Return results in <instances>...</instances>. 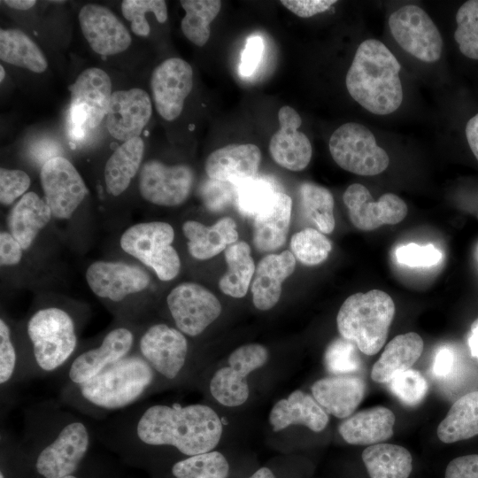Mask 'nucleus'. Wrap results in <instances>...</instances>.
I'll list each match as a JSON object with an SVG mask.
<instances>
[{
  "label": "nucleus",
  "mask_w": 478,
  "mask_h": 478,
  "mask_svg": "<svg viewBox=\"0 0 478 478\" xmlns=\"http://www.w3.org/2000/svg\"><path fill=\"white\" fill-rule=\"evenodd\" d=\"M76 314L59 305L32 312L19 330L26 380L56 374L79 347Z\"/></svg>",
  "instance_id": "nucleus-3"
},
{
  "label": "nucleus",
  "mask_w": 478,
  "mask_h": 478,
  "mask_svg": "<svg viewBox=\"0 0 478 478\" xmlns=\"http://www.w3.org/2000/svg\"><path fill=\"white\" fill-rule=\"evenodd\" d=\"M31 183L27 173L19 169H0V202L3 205L12 204L23 197Z\"/></svg>",
  "instance_id": "nucleus-47"
},
{
  "label": "nucleus",
  "mask_w": 478,
  "mask_h": 478,
  "mask_svg": "<svg viewBox=\"0 0 478 478\" xmlns=\"http://www.w3.org/2000/svg\"><path fill=\"white\" fill-rule=\"evenodd\" d=\"M194 173L187 165L168 166L158 160L145 162L139 173V191L146 201L159 206L173 207L189 197Z\"/></svg>",
  "instance_id": "nucleus-15"
},
{
  "label": "nucleus",
  "mask_w": 478,
  "mask_h": 478,
  "mask_svg": "<svg viewBox=\"0 0 478 478\" xmlns=\"http://www.w3.org/2000/svg\"><path fill=\"white\" fill-rule=\"evenodd\" d=\"M225 258L227 270L219 280V288L229 297H243L256 270L251 246L243 241L236 242L225 250Z\"/></svg>",
  "instance_id": "nucleus-34"
},
{
  "label": "nucleus",
  "mask_w": 478,
  "mask_h": 478,
  "mask_svg": "<svg viewBox=\"0 0 478 478\" xmlns=\"http://www.w3.org/2000/svg\"><path fill=\"white\" fill-rule=\"evenodd\" d=\"M186 14L181 22L185 37L197 46H204L210 37V24L221 8L220 0H181Z\"/></svg>",
  "instance_id": "nucleus-37"
},
{
  "label": "nucleus",
  "mask_w": 478,
  "mask_h": 478,
  "mask_svg": "<svg viewBox=\"0 0 478 478\" xmlns=\"http://www.w3.org/2000/svg\"><path fill=\"white\" fill-rule=\"evenodd\" d=\"M5 5L20 11H26L31 9L36 4L34 0H4L2 1Z\"/></svg>",
  "instance_id": "nucleus-54"
},
{
  "label": "nucleus",
  "mask_w": 478,
  "mask_h": 478,
  "mask_svg": "<svg viewBox=\"0 0 478 478\" xmlns=\"http://www.w3.org/2000/svg\"><path fill=\"white\" fill-rule=\"evenodd\" d=\"M299 197L305 215L323 234L333 232L335 225L334 216V197L325 187L304 182L299 187Z\"/></svg>",
  "instance_id": "nucleus-38"
},
{
  "label": "nucleus",
  "mask_w": 478,
  "mask_h": 478,
  "mask_svg": "<svg viewBox=\"0 0 478 478\" xmlns=\"http://www.w3.org/2000/svg\"><path fill=\"white\" fill-rule=\"evenodd\" d=\"M478 435V391L459 397L437 427V436L444 443L466 440Z\"/></svg>",
  "instance_id": "nucleus-33"
},
{
  "label": "nucleus",
  "mask_w": 478,
  "mask_h": 478,
  "mask_svg": "<svg viewBox=\"0 0 478 478\" xmlns=\"http://www.w3.org/2000/svg\"><path fill=\"white\" fill-rule=\"evenodd\" d=\"M264 51L263 39L258 35L247 39L242 52L239 73L242 76L251 75L258 68Z\"/></svg>",
  "instance_id": "nucleus-48"
},
{
  "label": "nucleus",
  "mask_w": 478,
  "mask_h": 478,
  "mask_svg": "<svg viewBox=\"0 0 478 478\" xmlns=\"http://www.w3.org/2000/svg\"><path fill=\"white\" fill-rule=\"evenodd\" d=\"M121 12L131 23L132 31L139 36H147L150 32L145 18L146 13H153L159 23H165L168 17L166 3L164 0H124Z\"/></svg>",
  "instance_id": "nucleus-43"
},
{
  "label": "nucleus",
  "mask_w": 478,
  "mask_h": 478,
  "mask_svg": "<svg viewBox=\"0 0 478 478\" xmlns=\"http://www.w3.org/2000/svg\"><path fill=\"white\" fill-rule=\"evenodd\" d=\"M395 414L384 406L365 409L351 415L338 428L343 440L353 445L381 443L393 436Z\"/></svg>",
  "instance_id": "nucleus-27"
},
{
  "label": "nucleus",
  "mask_w": 478,
  "mask_h": 478,
  "mask_svg": "<svg viewBox=\"0 0 478 478\" xmlns=\"http://www.w3.org/2000/svg\"><path fill=\"white\" fill-rule=\"evenodd\" d=\"M366 382L351 374L334 375L316 381L312 393L327 413L336 418L350 417L365 397Z\"/></svg>",
  "instance_id": "nucleus-24"
},
{
  "label": "nucleus",
  "mask_w": 478,
  "mask_h": 478,
  "mask_svg": "<svg viewBox=\"0 0 478 478\" xmlns=\"http://www.w3.org/2000/svg\"><path fill=\"white\" fill-rule=\"evenodd\" d=\"M280 127L269 143V152L281 167L298 172L310 163L312 149L309 138L298 131L302 120L290 106H282L278 112Z\"/></svg>",
  "instance_id": "nucleus-21"
},
{
  "label": "nucleus",
  "mask_w": 478,
  "mask_h": 478,
  "mask_svg": "<svg viewBox=\"0 0 478 478\" xmlns=\"http://www.w3.org/2000/svg\"><path fill=\"white\" fill-rule=\"evenodd\" d=\"M249 478H276V477L268 467H261L258 469Z\"/></svg>",
  "instance_id": "nucleus-56"
},
{
  "label": "nucleus",
  "mask_w": 478,
  "mask_h": 478,
  "mask_svg": "<svg viewBox=\"0 0 478 478\" xmlns=\"http://www.w3.org/2000/svg\"><path fill=\"white\" fill-rule=\"evenodd\" d=\"M69 89L67 131L72 139L81 140L106 117L112 95V81L106 72L90 67L79 74Z\"/></svg>",
  "instance_id": "nucleus-8"
},
{
  "label": "nucleus",
  "mask_w": 478,
  "mask_h": 478,
  "mask_svg": "<svg viewBox=\"0 0 478 478\" xmlns=\"http://www.w3.org/2000/svg\"><path fill=\"white\" fill-rule=\"evenodd\" d=\"M444 478H478V454L453 459L446 466Z\"/></svg>",
  "instance_id": "nucleus-49"
},
{
  "label": "nucleus",
  "mask_w": 478,
  "mask_h": 478,
  "mask_svg": "<svg viewBox=\"0 0 478 478\" xmlns=\"http://www.w3.org/2000/svg\"><path fill=\"white\" fill-rule=\"evenodd\" d=\"M137 334L126 321L112 328L96 342L79 346L66 366L56 374L61 387L89 381L132 354Z\"/></svg>",
  "instance_id": "nucleus-6"
},
{
  "label": "nucleus",
  "mask_w": 478,
  "mask_h": 478,
  "mask_svg": "<svg viewBox=\"0 0 478 478\" xmlns=\"http://www.w3.org/2000/svg\"><path fill=\"white\" fill-rule=\"evenodd\" d=\"M160 382L150 366L133 352L89 381L60 387L58 400L100 421L139 403Z\"/></svg>",
  "instance_id": "nucleus-2"
},
{
  "label": "nucleus",
  "mask_w": 478,
  "mask_h": 478,
  "mask_svg": "<svg viewBox=\"0 0 478 478\" xmlns=\"http://www.w3.org/2000/svg\"><path fill=\"white\" fill-rule=\"evenodd\" d=\"M75 473L72 474H69V475H66L65 477H62V478H80L79 476H77L76 474H74Z\"/></svg>",
  "instance_id": "nucleus-59"
},
{
  "label": "nucleus",
  "mask_w": 478,
  "mask_h": 478,
  "mask_svg": "<svg viewBox=\"0 0 478 478\" xmlns=\"http://www.w3.org/2000/svg\"><path fill=\"white\" fill-rule=\"evenodd\" d=\"M468 345L473 357L478 358V328H471Z\"/></svg>",
  "instance_id": "nucleus-55"
},
{
  "label": "nucleus",
  "mask_w": 478,
  "mask_h": 478,
  "mask_svg": "<svg viewBox=\"0 0 478 478\" xmlns=\"http://www.w3.org/2000/svg\"><path fill=\"white\" fill-rule=\"evenodd\" d=\"M394 314V301L386 292H359L351 295L341 305L336 316L337 328L343 338L371 356L384 345Z\"/></svg>",
  "instance_id": "nucleus-5"
},
{
  "label": "nucleus",
  "mask_w": 478,
  "mask_h": 478,
  "mask_svg": "<svg viewBox=\"0 0 478 478\" xmlns=\"http://www.w3.org/2000/svg\"><path fill=\"white\" fill-rule=\"evenodd\" d=\"M260 162L261 152L257 145L235 143L212 151L204 168L212 181L235 185L257 176Z\"/></svg>",
  "instance_id": "nucleus-22"
},
{
  "label": "nucleus",
  "mask_w": 478,
  "mask_h": 478,
  "mask_svg": "<svg viewBox=\"0 0 478 478\" xmlns=\"http://www.w3.org/2000/svg\"><path fill=\"white\" fill-rule=\"evenodd\" d=\"M23 249L19 243L10 232L0 233V264L1 266H14L20 262Z\"/></svg>",
  "instance_id": "nucleus-51"
},
{
  "label": "nucleus",
  "mask_w": 478,
  "mask_h": 478,
  "mask_svg": "<svg viewBox=\"0 0 478 478\" xmlns=\"http://www.w3.org/2000/svg\"><path fill=\"white\" fill-rule=\"evenodd\" d=\"M26 380L23 344L19 332L13 335L11 324L0 319V386L1 394L13 384Z\"/></svg>",
  "instance_id": "nucleus-36"
},
{
  "label": "nucleus",
  "mask_w": 478,
  "mask_h": 478,
  "mask_svg": "<svg viewBox=\"0 0 478 478\" xmlns=\"http://www.w3.org/2000/svg\"><path fill=\"white\" fill-rule=\"evenodd\" d=\"M23 413L19 443L36 476L62 478L75 473L94 437L89 424L58 400L32 404Z\"/></svg>",
  "instance_id": "nucleus-1"
},
{
  "label": "nucleus",
  "mask_w": 478,
  "mask_h": 478,
  "mask_svg": "<svg viewBox=\"0 0 478 478\" xmlns=\"http://www.w3.org/2000/svg\"><path fill=\"white\" fill-rule=\"evenodd\" d=\"M152 114L149 94L139 88L114 91L106 115L109 134L119 141L140 137Z\"/></svg>",
  "instance_id": "nucleus-20"
},
{
  "label": "nucleus",
  "mask_w": 478,
  "mask_h": 478,
  "mask_svg": "<svg viewBox=\"0 0 478 478\" xmlns=\"http://www.w3.org/2000/svg\"><path fill=\"white\" fill-rule=\"evenodd\" d=\"M290 248L301 263L315 266L327 259L332 250V243L320 231L306 227L292 235Z\"/></svg>",
  "instance_id": "nucleus-41"
},
{
  "label": "nucleus",
  "mask_w": 478,
  "mask_h": 478,
  "mask_svg": "<svg viewBox=\"0 0 478 478\" xmlns=\"http://www.w3.org/2000/svg\"><path fill=\"white\" fill-rule=\"evenodd\" d=\"M296 263L289 251L268 254L258 262L251 284L252 302L257 309L267 311L278 303L282 283L295 271Z\"/></svg>",
  "instance_id": "nucleus-23"
},
{
  "label": "nucleus",
  "mask_w": 478,
  "mask_h": 478,
  "mask_svg": "<svg viewBox=\"0 0 478 478\" xmlns=\"http://www.w3.org/2000/svg\"><path fill=\"white\" fill-rule=\"evenodd\" d=\"M328 147L335 162L355 174L376 175L389 164L387 152L378 146L373 133L359 123L340 126L331 135Z\"/></svg>",
  "instance_id": "nucleus-9"
},
{
  "label": "nucleus",
  "mask_w": 478,
  "mask_h": 478,
  "mask_svg": "<svg viewBox=\"0 0 478 478\" xmlns=\"http://www.w3.org/2000/svg\"><path fill=\"white\" fill-rule=\"evenodd\" d=\"M51 218L52 212L46 201L35 192H27L9 212V232L26 251Z\"/></svg>",
  "instance_id": "nucleus-30"
},
{
  "label": "nucleus",
  "mask_w": 478,
  "mask_h": 478,
  "mask_svg": "<svg viewBox=\"0 0 478 478\" xmlns=\"http://www.w3.org/2000/svg\"><path fill=\"white\" fill-rule=\"evenodd\" d=\"M82 35L90 48L102 56H112L125 51L132 37L121 20L106 7L88 4L79 12Z\"/></svg>",
  "instance_id": "nucleus-19"
},
{
  "label": "nucleus",
  "mask_w": 478,
  "mask_h": 478,
  "mask_svg": "<svg viewBox=\"0 0 478 478\" xmlns=\"http://www.w3.org/2000/svg\"><path fill=\"white\" fill-rule=\"evenodd\" d=\"M150 87L158 113L166 120H174L192 89V67L181 58H167L153 70Z\"/></svg>",
  "instance_id": "nucleus-17"
},
{
  "label": "nucleus",
  "mask_w": 478,
  "mask_h": 478,
  "mask_svg": "<svg viewBox=\"0 0 478 478\" xmlns=\"http://www.w3.org/2000/svg\"><path fill=\"white\" fill-rule=\"evenodd\" d=\"M328 420V413L315 398L300 389L279 400L269 414L270 424L275 432L290 425H303L313 432H320Z\"/></svg>",
  "instance_id": "nucleus-26"
},
{
  "label": "nucleus",
  "mask_w": 478,
  "mask_h": 478,
  "mask_svg": "<svg viewBox=\"0 0 478 478\" xmlns=\"http://www.w3.org/2000/svg\"><path fill=\"white\" fill-rule=\"evenodd\" d=\"M478 328V317L476 320H474V322L471 325V328Z\"/></svg>",
  "instance_id": "nucleus-58"
},
{
  "label": "nucleus",
  "mask_w": 478,
  "mask_h": 478,
  "mask_svg": "<svg viewBox=\"0 0 478 478\" xmlns=\"http://www.w3.org/2000/svg\"><path fill=\"white\" fill-rule=\"evenodd\" d=\"M466 136L472 152L478 160V113L467 121Z\"/></svg>",
  "instance_id": "nucleus-53"
},
{
  "label": "nucleus",
  "mask_w": 478,
  "mask_h": 478,
  "mask_svg": "<svg viewBox=\"0 0 478 478\" xmlns=\"http://www.w3.org/2000/svg\"><path fill=\"white\" fill-rule=\"evenodd\" d=\"M0 58L37 73H43L48 67L47 58L38 45L18 29L0 30Z\"/></svg>",
  "instance_id": "nucleus-35"
},
{
  "label": "nucleus",
  "mask_w": 478,
  "mask_h": 478,
  "mask_svg": "<svg viewBox=\"0 0 478 478\" xmlns=\"http://www.w3.org/2000/svg\"><path fill=\"white\" fill-rule=\"evenodd\" d=\"M40 180L44 200L57 219H69L88 194L81 174L63 157H54L44 162Z\"/></svg>",
  "instance_id": "nucleus-14"
},
{
  "label": "nucleus",
  "mask_w": 478,
  "mask_h": 478,
  "mask_svg": "<svg viewBox=\"0 0 478 478\" xmlns=\"http://www.w3.org/2000/svg\"><path fill=\"white\" fill-rule=\"evenodd\" d=\"M343 199L351 223L363 231L374 230L385 224H397L408 212L406 204L398 196L386 193L374 201L367 188L359 183L350 185Z\"/></svg>",
  "instance_id": "nucleus-16"
},
{
  "label": "nucleus",
  "mask_w": 478,
  "mask_h": 478,
  "mask_svg": "<svg viewBox=\"0 0 478 478\" xmlns=\"http://www.w3.org/2000/svg\"><path fill=\"white\" fill-rule=\"evenodd\" d=\"M358 347L343 337L332 341L324 354L327 370L335 375L351 374L360 368Z\"/></svg>",
  "instance_id": "nucleus-44"
},
{
  "label": "nucleus",
  "mask_w": 478,
  "mask_h": 478,
  "mask_svg": "<svg viewBox=\"0 0 478 478\" xmlns=\"http://www.w3.org/2000/svg\"><path fill=\"white\" fill-rule=\"evenodd\" d=\"M391 392L405 405L420 404L428 392V382L417 370L408 369L397 374L389 382Z\"/></svg>",
  "instance_id": "nucleus-45"
},
{
  "label": "nucleus",
  "mask_w": 478,
  "mask_h": 478,
  "mask_svg": "<svg viewBox=\"0 0 478 478\" xmlns=\"http://www.w3.org/2000/svg\"><path fill=\"white\" fill-rule=\"evenodd\" d=\"M144 153V142L136 137L120 145L104 166V182L109 194L117 197L129 186L137 173Z\"/></svg>",
  "instance_id": "nucleus-31"
},
{
  "label": "nucleus",
  "mask_w": 478,
  "mask_h": 478,
  "mask_svg": "<svg viewBox=\"0 0 478 478\" xmlns=\"http://www.w3.org/2000/svg\"><path fill=\"white\" fill-rule=\"evenodd\" d=\"M0 81L2 82L4 81V78L5 76V72H4V69L3 67V66H0Z\"/></svg>",
  "instance_id": "nucleus-57"
},
{
  "label": "nucleus",
  "mask_w": 478,
  "mask_h": 478,
  "mask_svg": "<svg viewBox=\"0 0 478 478\" xmlns=\"http://www.w3.org/2000/svg\"><path fill=\"white\" fill-rule=\"evenodd\" d=\"M361 457L370 478H408L412 473V455L400 445H369Z\"/></svg>",
  "instance_id": "nucleus-32"
},
{
  "label": "nucleus",
  "mask_w": 478,
  "mask_h": 478,
  "mask_svg": "<svg viewBox=\"0 0 478 478\" xmlns=\"http://www.w3.org/2000/svg\"><path fill=\"white\" fill-rule=\"evenodd\" d=\"M454 355L451 349L447 347L440 348L434 358L432 371L437 377H445L453 367Z\"/></svg>",
  "instance_id": "nucleus-52"
},
{
  "label": "nucleus",
  "mask_w": 478,
  "mask_h": 478,
  "mask_svg": "<svg viewBox=\"0 0 478 478\" xmlns=\"http://www.w3.org/2000/svg\"><path fill=\"white\" fill-rule=\"evenodd\" d=\"M182 232L188 240L189 254L198 259L206 260L215 257L238 240L236 223L230 217H224L207 227L197 220H187Z\"/></svg>",
  "instance_id": "nucleus-28"
},
{
  "label": "nucleus",
  "mask_w": 478,
  "mask_h": 478,
  "mask_svg": "<svg viewBox=\"0 0 478 478\" xmlns=\"http://www.w3.org/2000/svg\"><path fill=\"white\" fill-rule=\"evenodd\" d=\"M397 261L409 267H428L437 265L442 259V252L433 244L420 245L407 243L395 251Z\"/></svg>",
  "instance_id": "nucleus-46"
},
{
  "label": "nucleus",
  "mask_w": 478,
  "mask_h": 478,
  "mask_svg": "<svg viewBox=\"0 0 478 478\" xmlns=\"http://www.w3.org/2000/svg\"><path fill=\"white\" fill-rule=\"evenodd\" d=\"M86 281L98 297L121 303L147 289L150 278L141 267L120 261H96L86 271Z\"/></svg>",
  "instance_id": "nucleus-18"
},
{
  "label": "nucleus",
  "mask_w": 478,
  "mask_h": 478,
  "mask_svg": "<svg viewBox=\"0 0 478 478\" xmlns=\"http://www.w3.org/2000/svg\"><path fill=\"white\" fill-rule=\"evenodd\" d=\"M186 335L166 323L150 324L137 334L134 352L140 355L160 381L175 382L182 375L189 360Z\"/></svg>",
  "instance_id": "nucleus-10"
},
{
  "label": "nucleus",
  "mask_w": 478,
  "mask_h": 478,
  "mask_svg": "<svg viewBox=\"0 0 478 478\" xmlns=\"http://www.w3.org/2000/svg\"><path fill=\"white\" fill-rule=\"evenodd\" d=\"M268 359L266 347L249 343L236 348L228 357L227 366L219 369L210 381V392L220 404L235 407L246 402L249 387L246 378Z\"/></svg>",
  "instance_id": "nucleus-13"
},
{
  "label": "nucleus",
  "mask_w": 478,
  "mask_h": 478,
  "mask_svg": "<svg viewBox=\"0 0 478 478\" xmlns=\"http://www.w3.org/2000/svg\"><path fill=\"white\" fill-rule=\"evenodd\" d=\"M424 343L420 335L408 332L394 337L385 347L371 371V378L379 383H389L420 358Z\"/></svg>",
  "instance_id": "nucleus-29"
},
{
  "label": "nucleus",
  "mask_w": 478,
  "mask_h": 478,
  "mask_svg": "<svg viewBox=\"0 0 478 478\" xmlns=\"http://www.w3.org/2000/svg\"><path fill=\"white\" fill-rule=\"evenodd\" d=\"M235 199L238 211L246 217H255L279 192L274 183L255 176L235 185Z\"/></svg>",
  "instance_id": "nucleus-40"
},
{
  "label": "nucleus",
  "mask_w": 478,
  "mask_h": 478,
  "mask_svg": "<svg viewBox=\"0 0 478 478\" xmlns=\"http://www.w3.org/2000/svg\"><path fill=\"white\" fill-rule=\"evenodd\" d=\"M389 27L399 46L419 60L433 63L440 58L441 34L420 7L407 4L395 11L389 18Z\"/></svg>",
  "instance_id": "nucleus-11"
},
{
  "label": "nucleus",
  "mask_w": 478,
  "mask_h": 478,
  "mask_svg": "<svg viewBox=\"0 0 478 478\" xmlns=\"http://www.w3.org/2000/svg\"><path fill=\"white\" fill-rule=\"evenodd\" d=\"M173 227L163 221L137 223L128 227L120 237L121 249L151 268L164 281L174 279L181 269V260L172 246Z\"/></svg>",
  "instance_id": "nucleus-7"
},
{
  "label": "nucleus",
  "mask_w": 478,
  "mask_h": 478,
  "mask_svg": "<svg viewBox=\"0 0 478 478\" xmlns=\"http://www.w3.org/2000/svg\"><path fill=\"white\" fill-rule=\"evenodd\" d=\"M171 474L174 478H227L229 465L220 452L211 451L176 461Z\"/></svg>",
  "instance_id": "nucleus-39"
},
{
  "label": "nucleus",
  "mask_w": 478,
  "mask_h": 478,
  "mask_svg": "<svg viewBox=\"0 0 478 478\" xmlns=\"http://www.w3.org/2000/svg\"><path fill=\"white\" fill-rule=\"evenodd\" d=\"M166 305L176 328L191 337L202 334L222 309L213 293L195 282L175 286L166 297Z\"/></svg>",
  "instance_id": "nucleus-12"
},
{
  "label": "nucleus",
  "mask_w": 478,
  "mask_h": 478,
  "mask_svg": "<svg viewBox=\"0 0 478 478\" xmlns=\"http://www.w3.org/2000/svg\"><path fill=\"white\" fill-rule=\"evenodd\" d=\"M291 211V197L279 191L271 202L254 217L253 244L258 251H274L285 243Z\"/></svg>",
  "instance_id": "nucleus-25"
},
{
  "label": "nucleus",
  "mask_w": 478,
  "mask_h": 478,
  "mask_svg": "<svg viewBox=\"0 0 478 478\" xmlns=\"http://www.w3.org/2000/svg\"><path fill=\"white\" fill-rule=\"evenodd\" d=\"M454 39L466 57L478 59V0L465 2L456 14Z\"/></svg>",
  "instance_id": "nucleus-42"
},
{
  "label": "nucleus",
  "mask_w": 478,
  "mask_h": 478,
  "mask_svg": "<svg viewBox=\"0 0 478 478\" xmlns=\"http://www.w3.org/2000/svg\"><path fill=\"white\" fill-rule=\"evenodd\" d=\"M335 0H281V4L301 18H309L329 9Z\"/></svg>",
  "instance_id": "nucleus-50"
},
{
  "label": "nucleus",
  "mask_w": 478,
  "mask_h": 478,
  "mask_svg": "<svg viewBox=\"0 0 478 478\" xmlns=\"http://www.w3.org/2000/svg\"><path fill=\"white\" fill-rule=\"evenodd\" d=\"M401 66L380 41L361 42L346 73L349 94L362 107L376 115H387L403 101L399 78Z\"/></svg>",
  "instance_id": "nucleus-4"
}]
</instances>
